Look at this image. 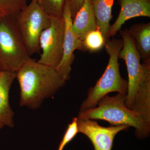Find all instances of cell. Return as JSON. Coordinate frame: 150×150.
Wrapping results in <instances>:
<instances>
[{"instance_id": "5b68a950", "label": "cell", "mask_w": 150, "mask_h": 150, "mask_svg": "<svg viewBox=\"0 0 150 150\" xmlns=\"http://www.w3.org/2000/svg\"><path fill=\"white\" fill-rule=\"evenodd\" d=\"M119 31L123 44L118 58L125 61L128 74V91L125 105L132 110L135 100L142 88L147 69L150 66V60L141 64V57L129 30H120Z\"/></svg>"}, {"instance_id": "2e32d148", "label": "cell", "mask_w": 150, "mask_h": 150, "mask_svg": "<svg viewBox=\"0 0 150 150\" xmlns=\"http://www.w3.org/2000/svg\"><path fill=\"white\" fill-rule=\"evenodd\" d=\"M83 42L86 51H88L90 52L100 51L106 43L102 33L98 29L88 33Z\"/></svg>"}, {"instance_id": "7c38bea8", "label": "cell", "mask_w": 150, "mask_h": 150, "mask_svg": "<svg viewBox=\"0 0 150 150\" xmlns=\"http://www.w3.org/2000/svg\"><path fill=\"white\" fill-rule=\"evenodd\" d=\"M72 28L74 33L82 41L88 33L97 29L92 0L85 1L73 20Z\"/></svg>"}, {"instance_id": "ffe728a7", "label": "cell", "mask_w": 150, "mask_h": 150, "mask_svg": "<svg viewBox=\"0 0 150 150\" xmlns=\"http://www.w3.org/2000/svg\"><path fill=\"white\" fill-rule=\"evenodd\" d=\"M3 127H4V125L0 121V129H1L2 128H3Z\"/></svg>"}, {"instance_id": "9c48e42d", "label": "cell", "mask_w": 150, "mask_h": 150, "mask_svg": "<svg viewBox=\"0 0 150 150\" xmlns=\"http://www.w3.org/2000/svg\"><path fill=\"white\" fill-rule=\"evenodd\" d=\"M79 133L86 136L92 143L94 150H112L114 138L119 132L129 128L126 125L103 127L93 120L78 119Z\"/></svg>"}, {"instance_id": "5bb4252c", "label": "cell", "mask_w": 150, "mask_h": 150, "mask_svg": "<svg viewBox=\"0 0 150 150\" xmlns=\"http://www.w3.org/2000/svg\"><path fill=\"white\" fill-rule=\"evenodd\" d=\"M143 62L150 60V23H137L129 30Z\"/></svg>"}, {"instance_id": "7a4b0ae2", "label": "cell", "mask_w": 150, "mask_h": 150, "mask_svg": "<svg viewBox=\"0 0 150 150\" xmlns=\"http://www.w3.org/2000/svg\"><path fill=\"white\" fill-rule=\"evenodd\" d=\"M126 95L119 93L113 96H105L100 100L96 107L80 110L78 119L103 120L109 122L111 126L126 125L135 128L138 138L149 137L150 123L138 112L126 107Z\"/></svg>"}, {"instance_id": "d6986e66", "label": "cell", "mask_w": 150, "mask_h": 150, "mask_svg": "<svg viewBox=\"0 0 150 150\" xmlns=\"http://www.w3.org/2000/svg\"><path fill=\"white\" fill-rule=\"evenodd\" d=\"M85 0H70V9L72 20L80 9Z\"/></svg>"}, {"instance_id": "3957f363", "label": "cell", "mask_w": 150, "mask_h": 150, "mask_svg": "<svg viewBox=\"0 0 150 150\" xmlns=\"http://www.w3.org/2000/svg\"><path fill=\"white\" fill-rule=\"evenodd\" d=\"M123 44L122 39L115 38L108 40L105 43V51L109 56L107 67L95 86L89 89L87 97L82 103L80 110L96 107L100 100L112 92L126 95L128 81L121 77L118 62L119 53Z\"/></svg>"}, {"instance_id": "ac0fdd59", "label": "cell", "mask_w": 150, "mask_h": 150, "mask_svg": "<svg viewBox=\"0 0 150 150\" xmlns=\"http://www.w3.org/2000/svg\"><path fill=\"white\" fill-rule=\"evenodd\" d=\"M77 117L73 118L71 122L68 125L63 139L59 144L58 150H63L65 147L76 137L79 133Z\"/></svg>"}, {"instance_id": "52a82bcc", "label": "cell", "mask_w": 150, "mask_h": 150, "mask_svg": "<svg viewBox=\"0 0 150 150\" xmlns=\"http://www.w3.org/2000/svg\"><path fill=\"white\" fill-rule=\"evenodd\" d=\"M50 16V25L42 32L39 39L42 52L38 62L56 68L63 55L65 22L63 17Z\"/></svg>"}, {"instance_id": "277c9868", "label": "cell", "mask_w": 150, "mask_h": 150, "mask_svg": "<svg viewBox=\"0 0 150 150\" xmlns=\"http://www.w3.org/2000/svg\"><path fill=\"white\" fill-rule=\"evenodd\" d=\"M30 58L14 17L0 19V70L16 73Z\"/></svg>"}, {"instance_id": "4fadbf2b", "label": "cell", "mask_w": 150, "mask_h": 150, "mask_svg": "<svg viewBox=\"0 0 150 150\" xmlns=\"http://www.w3.org/2000/svg\"><path fill=\"white\" fill-rule=\"evenodd\" d=\"M114 0H92L96 18L97 29L100 30L106 42L109 40L110 21L112 18V7Z\"/></svg>"}, {"instance_id": "44dd1931", "label": "cell", "mask_w": 150, "mask_h": 150, "mask_svg": "<svg viewBox=\"0 0 150 150\" xmlns=\"http://www.w3.org/2000/svg\"><path fill=\"white\" fill-rule=\"evenodd\" d=\"M0 71H1V70H0Z\"/></svg>"}, {"instance_id": "e0dca14e", "label": "cell", "mask_w": 150, "mask_h": 150, "mask_svg": "<svg viewBox=\"0 0 150 150\" xmlns=\"http://www.w3.org/2000/svg\"><path fill=\"white\" fill-rule=\"evenodd\" d=\"M67 0H36L49 16L62 17Z\"/></svg>"}, {"instance_id": "6da1fadb", "label": "cell", "mask_w": 150, "mask_h": 150, "mask_svg": "<svg viewBox=\"0 0 150 150\" xmlns=\"http://www.w3.org/2000/svg\"><path fill=\"white\" fill-rule=\"evenodd\" d=\"M16 79L20 88V105L34 110L66 83L56 68L34 59L17 72Z\"/></svg>"}, {"instance_id": "30bf717a", "label": "cell", "mask_w": 150, "mask_h": 150, "mask_svg": "<svg viewBox=\"0 0 150 150\" xmlns=\"http://www.w3.org/2000/svg\"><path fill=\"white\" fill-rule=\"evenodd\" d=\"M121 10L114 23L110 25L108 37H113L122 25L130 19L150 17V0H118Z\"/></svg>"}, {"instance_id": "9a60e30c", "label": "cell", "mask_w": 150, "mask_h": 150, "mask_svg": "<svg viewBox=\"0 0 150 150\" xmlns=\"http://www.w3.org/2000/svg\"><path fill=\"white\" fill-rule=\"evenodd\" d=\"M28 0H0V19L15 17L27 5Z\"/></svg>"}, {"instance_id": "8fae6325", "label": "cell", "mask_w": 150, "mask_h": 150, "mask_svg": "<svg viewBox=\"0 0 150 150\" xmlns=\"http://www.w3.org/2000/svg\"><path fill=\"white\" fill-rule=\"evenodd\" d=\"M16 73L0 71V121L4 126L13 128L14 115L9 103V91Z\"/></svg>"}, {"instance_id": "8992f818", "label": "cell", "mask_w": 150, "mask_h": 150, "mask_svg": "<svg viewBox=\"0 0 150 150\" xmlns=\"http://www.w3.org/2000/svg\"><path fill=\"white\" fill-rule=\"evenodd\" d=\"M14 18L28 54L30 56L39 53V39L42 32L50 25V16L36 0H31Z\"/></svg>"}, {"instance_id": "ba28073f", "label": "cell", "mask_w": 150, "mask_h": 150, "mask_svg": "<svg viewBox=\"0 0 150 150\" xmlns=\"http://www.w3.org/2000/svg\"><path fill=\"white\" fill-rule=\"evenodd\" d=\"M62 17L65 22L63 55L62 61L56 69L66 82L70 78L72 65L75 59L76 50L85 51L83 42L74 33L72 28V18L70 9V0H67Z\"/></svg>"}]
</instances>
